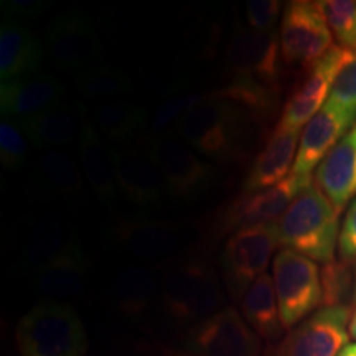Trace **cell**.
<instances>
[{
    "mask_svg": "<svg viewBox=\"0 0 356 356\" xmlns=\"http://www.w3.org/2000/svg\"><path fill=\"white\" fill-rule=\"evenodd\" d=\"M338 218L333 204L312 181L273 228L279 246L292 249L314 262L328 264L335 261L340 238Z\"/></svg>",
    "mask_w": 356,
    "mask_h": 356,
    "instance_id": "6da1fadb",
    "label": "cell"
},
{
    "mask_svg": "<svg viewBox=\"0 0 356 356\" xmlns=\"http://www.w3.org/2000/svg\"><path fill=\"white\" fill-rule=\"evenodd\" d=\"M251 121L256 119L241 106L210 92L175 124V131L197 152L216 160H231L241 154Z\"/></svg>",
    "mask_w": 356,
    "mask_h": 356,
    "instance_id": "7a4b0ae2",
    "label": "cell"
},
{
    "mask_svg": "<svg viewBox=\"0 0 356 356\" xmlns=\"http://www.w3.org/2000/svg\"><path fill=\"white\" fill-rule=\"evenodd\" d=\"M20 356H86L84 325L70 304L47 300L20 318L15 330Z\"/></svg>",
    "mask_w": 356,
    "mask_h": 356,
    "instance_id": "3957f363",
    "label": "cell"
},
{
    "mask_svg": "<svg viewBox=\"0 0 356 356\" xmlns=\"http://www.w3.org/2000/svg\"><path fill=\"white\" fill-rule=\"evenodd\" d=\"M162 293L167 312L178 322H202L221 310L225 302L216 273L198 259L173 267L163 280Z\"/></svg>",
    "mask_w": 356,
    "mask_h": 356,
    "instance_id": "277c9868",
    "label": "cell"
},
{
    "mask_svg": "<svg viewBox=\"0 0 356 356\" xmlns=\"http://www.w3.org/2000/svg\"><path fill=\"white\" fill-rule=\"evenodd\" d=\"M273 280L280 322L286 330L296 328L318 307H323L320 269L309 257L282 249L274 257Z\"/></svg>",
    "mask_w": 356,
    "mask_h": 356,
    "instance_id": "5b68a950",
    "label": "cell"
},
{
    "mask_svg": "<svg viewBox=\"0 0 356 356\" xmlns=\"http://www.w3.org/2000/svg\"><path fill=\"white\" fill-rule=\"evenodd\" d=\"M280 51L287 65L312 68L333 48V33L318 2L293 0L284 8Z\"/></svg>",
    "mask_w": 356,
    "mask_h": 356,
    "instance_id": "8992f818",
    "label": "cell"
},
{
    "mask_svg": "<svg viewBox=\"0 0 356 356\" xmlns=\"http://www.w3.org/2000/svg\"><path fill=\"white\" fill-rule=\"evenodd\" d=\"M277 246L274 228H248L231 234L222 248L220 264L225 286L234 300L243 299L254 280L266 274Z\"/></svg>",
    "mask_w": 356,
    "mask_h": 356,
    "instance_id": "52a82bcc",
    "label": "cell"
},
{
    "mask_svg": "<svg viewBox=\"0 0 356 356\" xmlns=\"http://www.w3.org/2000/svg\"><path fill=\"white\" fill-rule=\"evenodd\" d=\"M282 61L280 38L275 30L256 32L248 24L236 20L226 48V63L233 74L231 79L277 86Z\"/></svg>",
    "mask_w": 356,
    "mask_h": 356,
    "instance_id": "ba28073f",
    "label": "cell"
},
{
    "mask_svg": "<svg viewBox=\"0 0 356 356\" xmlns=\"http://www.w3.org/2000/svg\"><path fill=\"white\" fill-rule=\"evenodd\" d=\"M186 346L191 356H259L261 337L234 307H222L195 323Z\"/></svg>",
    "mask_w": 356,
    "mask_h": 356,
    "instance_id": "9c48e42d",
    "label": "cell"
},
{
    "mask_svg": "<svg viewBox=\"0 0 356 356\" xmlns=\"http://www.w3.org/2000/svg\"><path fill=\"white\" fill-rule=\"evenodd\" d=\"M350 318L348 305L322 307L292 328L273 356H338L348 345Z\"/></svg>",
    "mask_w": 356,
    "mask_h": 356,
    "instance_id": "30bf717a",
    "label": "cell"
},
{
    "mask_svg": "<svg viewBox=\"0 0 356 356\" xmlns=\"http://www.w3.org/2000/svg\"><path fill=\"white\" fill-rule=\"evenodd\" d=\"M353 58V50L333 44V48L323 58L312 66L307 76L299 86L292 91L284 104L282 118L279 126L300 131L307 122L323 108L328 101L335 79L346 63Z\"/></svg>",
    "mask_w": 356,
    "mask_h": 356,
    "instance_id": "8fae6325",
    "label": "cell"
},
{
    "mask_svg": "<svg viewBox=\"0 0 356 356\" xmlns=\"http://www.w3.org/2000/svg\"><path fill=\"white\" fill-rule=\"evenodd\" d=\"M145 154L162 172L168 193L173 197L188 198L202 193L215 177L211 165L204 163L188 147L170 136L147 139Z\"/></svg>",
    "mask_w": 356,
    "mask_h": 356,
    "instance_id": "7c38bea8",
    "label": "cell"
},
{
    "mask_svg": "<svg viewBox=\"0 0 356 356\" xmlns=\"http://www.w3.org/2000/svg\"><path fill=\"white\" fill-rule=\"evenodd\" d=\"M312 184V175L300 177L291 173L286 180L270 188L243 193L231 202L222 215L226 229L273 228L302 190Z\"/></svg>",
    "mask_w": 356,
    "mask_h": 356,
    "instance_id": "4fadbf2b",
    "label": "cell"
},
{
    "mask_svg": "<svg viewBox=\"0 0 356 356\" xmlns=\"http://www.w3.org/2000/svg\"><path fill=\"white\" fill-rule=\"evenodd\" d=\"M47 51L60 68L84 73L99 65L101 43L88 19L68 13L58 17L48 26Z\"/></svg>",
    "mask_w": 356,
    "mask_h": 356,
    "instance_id": "5bb4252c",
    "label": "cell"
},
{
    "mask_svg": "<svg viewBox=\"0 0 356 356\" xmlns=\"http://www.w3.org/2000/svg\"><path fill=\"white\" fill-rule=\"evenodd\" d=\"M355 121L353 114L325 102L323 108L307 122L300 134L299 150L292 168L293 175L309 177L312 170H317L333 147L351 131Z\"/></svg>",
    "mask_w": 356,
    "mask_h": 356,
    "instance_id": "9a60e30c",
    "label": "cell"
},
{
    "mask_svg": "<svg viewBox=\"0 0 356 356\" xmlns=\"http://www.w3.org/2000/svg\"><path fill=\"white\" fill-rule=\"evenodd\" d=\"M119 193L129 202L144 207L162 203L168 193L165 178L145 152L136 147L114 149Z\"/></svg>",
    "mask_w": 356,
    "mask_h": 356,
    "instance_id": "2e32d148",
    "label": "cell"
},
{
    "mask_svg": "<svg viewBox=\"0 0 356 356\" xmlns=\"http://www.w3.org/2000/svg\"><path fill=\"white\" fill-rule=\"evenodd\" d=\"M175 222L154 218L134 216L121 220L113 228V241L121 251L137 259H159L178 243Z\"/></svg>",
    "mask_w": 356,
    "mask_h": 356,
    "instance_id": "e0dca14e",
    "label": "cell"
},
{
    "mask_svg": "<svg viewBox=\"0 0 356 356\" xmlns=\"http://www.w3.org/2000/svg\"><path fill=\"white\" fill-rule=\"evenodd\" d=\"M300 142V131H292L275 126L267 139L264 149L257 155L243 185V193H256L279 185L292 173L297 157V144Z\"/></svg>",
    "mask_w": 356,
    "mask_h": 356,
    "instance_id": "ac0fdd59",
    "label": "cell"
},
{
    "mask_svg": "<svg viewBox=\"0 0 356 356\" xmlns=\"http://www.w3.org/2000/svg\"><path fill=\"white\" fill-rule=\"evenodd\" d=\"M315 185L338 215L356 197V126L351 127L317 167Z\"/></svg>",
    "mask_w": 356,
    "mask_h": 356,
    "instance_id": "d6986e66",
    "label": "cell"
},
{
    "mask_svg": "<svg viewBox=\"0 0 356 356\" xmlns=\"http://www.w3.org/2000/svg\"><path fill=\"white\" fill-rule=\"evenodd\" d=\"M43 47L17 20L3 19L0 29V78L2 83L35 76L43 63Z\"/></svg>",
    "mask_w": 356,
    "mask_h": 356,
    "instance_id": "ffe728a7",
    "label": "cell"
},
{
    "mask_svg": "<svg viewBox=\"0 0 356 356\" xmlns=\"http://www.w3.org/2000/svg\"><path fill=\"white\" fill-rule=\"evenodd\" d=\"M63 95L65 89L60 79L51 74H35L19 81L2 83L0 108L3 114L26 119L55 109Z\"/></svg>",
    "mask_w": 356,
    "mask_h": 356,
    "instance_id": "44dd1931",
    "label": "cell"
},
{
    "mask_svg": "<svg viewBox=\"0 0 356 356\" xmlns=\"http://www.w3.org/2000/svg\"><path fill=\"white\" fill-rule=\"evenodd\" d=\"M79 154L88 184L102 200H113L119 193L118 172H115L114 149L97 136L89 119H83L79 136Z\"/></svg>",
    "mask_w": 356,
    "mask_h": 356,
    "instance_id": "7402d4cb",
    "label": "cell"
},
{
    "mask_svg": "<svg viewBox=\"0 0 356 356\" xmlns=\"http://www.w3.org/2000/svg\"><path fill=\"white\" fill-rule=\"evenodd\" d=\"M88 280V261L76 244L70 243L55 261L38 273L37 289L53 299H66L81 293Z\"/></svg>",
    "mask_w": 356,
    "mask_h": 356,
    "instance_id": "603a6c76",
    "label": "cell"
},
{
    "mask_svg": "<svg viewBox=\"0 0 356 356\" xmlns=\"http://www.w3.org/2000/svg\"><path fill=\"white\" fill-rule=\"evenodd\" d=\"M241 310L249 327L264 340H277L286 330L280 322L274 280L267 273L257 277L244 293Z\"/></svg>",
    "mask_w": 356,
    "mask_h": 356,
    "instance_id": "cb8c5ba5",
    "label": "cell"
},
{
    "mask_svg": "<svg viewBox=\"0 0 356 356\" xmlns=\"http://www.w3.org/2000/svg\"><path fill=\"white\" fill-rule=\"evenodd\" d=\"M19 126L26 139L38 149L68 145L81 136L83 122L79 124L76 115L70 111L50 109L42 114L32 115L19 121Z\"/></svg>",
    "mask_w": 356,
    "mask_h": 356,
    "instance_id": "d4e9b609",
    "label": "cell"
},
{
    "mask_svg": "<svg viewBox=\"0 0 356 356\" xmlns=\"http://www.w3.org/2000/svg\"><path fill=\"white\" fill-rule=\"evenodd\" d=\"M66 229L63 220L56 215L38 218L29 231L24 246V259L29 267L42 270L55 261L66 246Z\"/></svg>",
    "mask_w": 356,
    "mask_h": 356,
    "instance_id": "484cf974",
    "label": "cell"
},
{
    "mask_svg": "<svg viewBox=\"0 0 356 356\" xmlns=\"http://www.w3.org/2000/svg\"><path fill=\"white\" fill-rule=\"evenodd\" d=\"M149 121L144 106L122 101H109L99 106L95 113L96 127L111 140L122 142L139 134Z\"/></svg>",
    "mask_w": 356,
    "mask_h": 356,
    "instance_id": "4316f807",
    "label": "cell"
},
{
    "mask_svg": "<svg viewBox=\"0 0 356 356\" xmlns=\"http://www.w3.org/2000/svg\"><path fill=\"white\" fill-rule=\"evenodd\" d=\"M157 280L150 269L142 266L124 267L114 280V299L126 314H140L154 300Z\"/></svg>",
    "mask_w": 356,
    "mask_h": 356,
    "instance_id": "83f0119b",
    "label": "cell"
},
{
    "mask_svg": "<svg viewBox=\"0 0 356 356\" xmlns=\"http://www.w3.org/2000/svg\"><path fill=\"white\" fill-rule=\"evenodd\" d=\"M76 88L88 99H111L131 92L132 83L121 70L108 65H96L79 74Z\"/></svg>",
    "mask_w": 356,
    "mask_h": 356,
    "instance_id": "f1b7e54d",
    "label": "cell"
},
{
    "mask_svg": "<svg viewBox=\"0 0 356 356\" xmlns=\"http://www.w3.org/2000/svg\"><path fill=\"white\" fill-rule=\"evenodd\" d=\"M40 168L47 180L56 193L63 197H74L83 190V178L79 175L76 165L68 155L56 149H50L40 157Z\"/></svg>",
    "mask_w": 356,
    "mask_h": 356,
    "instance_id": "f546056e",
    "label": "cell"
},
{
    "mask_svg": "<svg viewBox=\"0 0 356 356\" xmlns=\"http://www.w3.org/2000/svg\"><path fill=\"white\" fill-rule=\"evenodd\" d=\"M322 8L332 33L341 47L356 50V2L351 0H322Z\"/></svg>",
    "mask_w": 356,
    "mask_h": 356,
    "instance_id": "4dcf8cb0",
    "label": "cell"
},
{
    "mask_svg": "<svg viewBox=\"0 0 356 356\" xmlns=\"http://www.w3.org/2000/svg\"><path fill=\"white\" fill-rule=\"evenodd\" d=\"M320 280H322L323 307L345 305L341 304V300L348 296L353 284L350 262L340 259L323 264L320 269Z\"/></svg>",
    "mask_w": 356,
    "mask_h": 356,
    "instance_id": "1f68e13d",
    "label": "cell"
},
{
    "mask_svg": "<svg viewBox=\"0 0 356 356\" xmlns=\"http://www.w3.org/2000/svg\"><path fill=\"white\" fill-rule=\"evenodd\" d=\"M29 157V142L19 124L10 119L0 122V160L8 170H19Z\"/></svg>",
    "mask_w": 356,
    "mask_h": 356,
    "instance_id": "d6a6232c",
    "label": "cell"
},
{
    "mask_svg": "<svg viewBox=\"0 0 356 356\" xmlns=\"http://www.w3.org/2000/svg\"><path fill=\"white\" fill-rule=\"evenodd\" d=\"M204 97H207V95L190 92V95L172 97V99L160 104V108L157 109V113H155L152 119V131L162 132L165 131L167 127H170L172 124L175 126L186 113H190L195 106H198Z\"/></svg>",
    "mask_w": 356,
    "mask_h": 356,
    "instance_id": "836d02e7",
    "label": "cell"
},
{
    "mask_svg": "<svg viewBox=\"0 0 356 356\" xmlns=\"http://www.w3.org/2000/svg\"><path fill=\"white\" fill-rule=\"evenodd\" d=\"M327 102L345 109L356 118V50H353V58L335 79Z\"/></svg>",
    "mask_w": 356,
    "mask_h": 356,
    "instance_id": "e575fe53",
    "label": "cell"
},
{
    "mask_svg": "<svg viewBox=\"0 0 356 356\" xmlns=\"http://www.w3.org/2000/svg\"><path fill=\"white\" fill-rule=\"evenodd\" d=\"M246 24L256 32H273L277 22L282 3L279 0H248L244 3Z\"/></svg>",
    "mask_w": 356,
    "mask_h": 356,
    "instance_id": "d590c367",
    "label": "cell"
},
{
    "mask_svg": "<svg viewBox=\"0 0 356 356\" xmlns=\"http://www.w3.org/2000/svg\"><path fill=\"white\" fill-rule=\"evenodd\" d=\"M338 252H340L341 261L350 262V264L356 261V198L350 203L343 225L340 228Z\"/></svg>",
    "mask_w": 356,
    "mask_h": 356,
    "instance_id": "8d00e7d4",
    "label": "cell"
},
{
    "mask_svg": "<svg viewBox=\"0 0 356 356\" xmlns=\"http://www.w3.org/2000/svg\"><path fill=\"white\" fill-rule=\"evenodd\" d=\"M2 10L7 13L3 19L17 20L24 17H35L44 10V3L37 2V0H8L2 3Z\"/></svg>",
    "mask_w": 356,
    "mask_h": 356,
    "instance_id": "74e56055",
    "label": "cell"
},
{
    "mask_svg": "<svg viewBox=\"0 0 356 356\" xmlns=\"http://www.w3.org/2000/svg\"><path fill=\"white\" fill-rule=\"evenodd\" d=\"M348 332H350V337L356 340V307L355 310L351 312V318H350V327H348Z\"/></svg>",
    "mask_w": 356,
    "mask_h": 356,
    "instance_id": "f35d334b",
    "label": "cell"
},
{
    "mask_svg": "<svg viewBox=\"0 0 356 356\" xmlns=\"http://www.w3.org/2000/svg\"><path fill=\"white\" fill-rule=\"evenodd\" d=\"M338 356H356V343H348L343 350L338 353Z\"/></svg>",
    "mask_w": 356,
    "mask_h": 356,
    "instance_id": "ab89813d",
    "label": "cell"
},
{
    "mask_svg": "<svg viewBox=\"0 0 356 356\" xmlns=\"http://www.w3.org/2000/svg\"><path fill=\"white\" fill-rule=\"evenodd\" d=\"M353 300L356 302V273H355V291H353Z\"/></svg>",
    "mask_w": 356,
    "mask_h": 356,
    "instance_id": "60d3db41",
    "label": "cell"
},
{
    "mask_svg": "<svg viewBox=\"0 0 356 356\" xmlns=\"http://www.w3.org/2000/svg\"><path fill=\"white\" fill-rule=\"evenodd\" d=\"M173 356H191V355H173Z\"/></svg>",
    "mask_w": 356,
    "mask_h": 356,
    "instance_id": "b9f144b4",
    "label": "cell"
}]
</instances>
